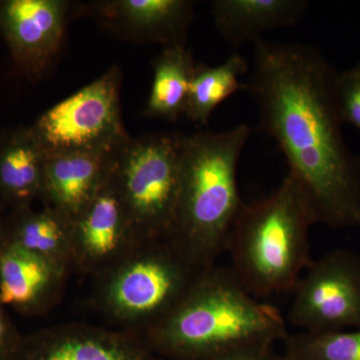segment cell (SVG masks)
<instances>
[{
  "mask_svg": "<svg viewBox=\"0 0 360 360\" xmlns=\"http://www.w3.org/2000/svg\"><path fill=\"white\" fill-rule=\"evenodd\" d=\"M338 72L311 45L260 39L246 84L260 127L283 153L316 224L360 229V158L341 130Z\"/></svg>",
  "mask_w": 360,
  "mask_h": 360,
  "instance_id": "cell-1",
  "label": "cell"
},
{
  "mask_svg": "<svg viewBox=\"0 0 360 360\" xmlns=\"http://www.w3.org/2000/svg\"><path fill=\"white\" fill-rule=\"evenodd\" d=\"M288 335L281 311L257 302L231 267L217 264L202 270L177 307L143 335L155 354L174 360H207Z\"/></svg>",
  "mask_w": 360,
  "mask_h": 360,
  "instance_id": "cell-2",
  "label": "cell"
},
{
  "mask_svg": "<svg viewBox=\"0 0 360 360\" xmlns=\"http://www.w3.org/2000/svg\"><path fill=\"white\" fill-rule=\"evenodd\" d=\"M252 129L239 124L226 131L186 135L179 200L168 240L201 269L217 264L243 205L238 186L241 153Z\"/></svg>",
  "mask_w": 360,
  "mask_h": 360,
  "instance_id": "cell-3",
  "label": "cell"
},
{
  "mask_svg": "<svg viewBox=\"0 0 360 360\" xmlns=\"http://www.w3.org/2000/svg\"><path fill=\"white\" fill-rule=\"evenodd\" d=\"M315 224L307 195L290 174L266 198L243 202L226 250L232 271L248 292L257 297L295 290L312 262L309 233Z\"/></svg>",
  "mask_w": 360,
  "mask_h": 360,
  "instance_id": "cell-4",
  "label": "cell"
},
{
  "mask_svg": "<svg viewBox=\"0 0 360 360\" xmlns=\"http://www.w3.org/2000/svg\"><path fill=\"white\" fill-rule=\"evenodd\" d=\"M202 270L170 240L142 243L94 277L91 302L116 328L143 335L177 307Z\"/></svg>",
  "mask_w": 360,
  "mask_h": 360,
  "instance_id": "cell-5",
  "label": "cell"
},
{
  "mask_svg": "<svg viewBox=\"0 0 360 360\" xmlns=\"http://www.w3.org/2000/svg\"><path fill=\"white\" fill-rule=\"evenodd\" d=\"M184 136L158 132L129 137L116 155L112 180L141 243L172 236Z\"/></svg>",
  "mask_w": 360,
  "mask_h": 360,
  "instance_id": "cell-6",
  "label": "cell"
},
{
  "mask_svg": "<svg viewBox=\"0 0 360 360\" xmlns=\"http://www.w3.org/2000/svg\"><path fill=\"white\" fill-rule=\"evenodd\" d=\"M122 71L101 77L42 113L32 125L47 155L71 151H113L129 141L120 105Z\"/></svg>",
  "mask_w": 360,
  "mask_h": 360,
  "instance_id": "cell-7",
  "label": "cell"
},
{
  "mask_svg": "<svg viewBox=\"0 0 360 360\" xmlns=\"http://www.w3.org/2000/svg\"><path fill=\"white\" fill-rule=\"evenodd\" d=\"M288 319L307 333L360 328V255L335 250L312 260L295 290Z\"/></svg>",
  "mask_w": 360,
  "mask_h": 360,
  "instance_id": "cell-8",
  "label": "cell"
},
{
  "mask_svg": "<svg viewBox=\"0 0 360 360\" xmlns=\"http://www.w3.org/2000/svg\"><path fill=\"white\" fill-rule=\"evenodd\" d=\"M75 6L66 0H0V34L21 77L32 82L46 77L63 49Z\"/></svg>",
  "mask_w": 360,
  "mask_h": 360,
  "instance_id": "cell-9",
  "label": "cell"
},
{
  "mask_svg": "<svg viewBox=\"0 0 360 360\" xmlns=\"http://www.w3.org/2000/svg\"><path fill=\"white\" fill-rule=\"evenodd\" d=\"M191 0H99L75 4V16H87L120 39L162 49L186 46L194 18Z\"/></svg>",
  "mask_w": 360,
  "mask_h": 360,
  "instance_id": "cell-10",
  "label": "cell"
},
{
  "mask_svg": "<svg viewBox=\"0 0 360 360\" xmlns=\"http://www.w3.org/2000/svg\"><path fill=\"white\" fill-rule=\"evenodd\" d=\"M13 360L163 359L139 333L70 322L21 338Z\"/></svg>",
  "mask_w": 360,
  "mask_h": 360,
  "instance_id": "cell-11",
  "label": "cell"
},
{
  "mask_svg": "<svg viewBox=\"0 0 360 360\" xmlns=\"http://www.w3.org/2000/svg\"><path fill=\"white\" fill-rule=\"evenodd\" d=\"M141 245L111 174L96 198L72 220L73 269L94 278Z\"/></svg>",
  "mask_w": 360,
  "mask_h": 360,
  "instance_id": "cell-12",
  "label": "cell"
},
{
  "mask_svg": "<svg viewBox=\"0 0 360 360\" xmlns=\"http://www.w3.org/2000/svg\"><path fill=\"white\" fill-rule=\"evenodd\" d=\"M70 270L0 241V303L25 316L46 314L58 304Z\"/></svg>",
  "mask_w": 360,
  "mask_h": 360,
  "instance_id": "cell-13",
  "label": "cell"
},
{
  "mask_svg": "<svg viewBox=\"0 0 360 360\" xmlns=\"http://www.w3.org/2000/svg\"><path fill=\"white\" fill-rule=\"evenodd\" d=\"M120 148L47 155L40 202L71 221L77 219L110 179Z\"/></svg>",
  "mask_w": 360,
  "mask_h": 360,
  "instance_id": "cell-14",
  "label": "cell"
},
{
  "mask_svg": "<svg viewBox=\"0 0 360 360\" xmlns=\"http://www.w3.org/2000/svg\"><path fill=\"white\" fill-rule=\"evenodd\" d=\"M46 158L32 127L0 131V198L9 212L41 200Z\"/></svg>",
  "mask_w": 360,
  "mask_h": 360,
  "instance_id": "cell-15",
  "label": "cell"
},
{
  "mask_svg": "<svg viewBox=\"0 0 360 360\" xmlns=\"http://www.w3.org/2000/svg\"><path fill=\"white\" fill-rule=\"evenodd\" d=\"M307 7L305 0H213L212 14L222 39L238 49L264 39V33L295 25Z\"/></svg>",
  "mask_w": 360,
  "mask_h": 360,
  "instance_id": "cell-16",
  "label": "cell"
},
{
  "mask_svg": "<svg viewBox=\"0 0 360 360\" xmlns=\"http://www.w3.org/2000/svg\"><path fill=\"white\" fill-rule=\"evenodd\" d=\"M1 240L73 269L72 221L49 206L11 210Z\"/></svg>",
  "mask_w": 360,
  "mask_h": 360,
  "instance_id": "cell-17",
  "label": "cell"
},
{
  "mask_svg": "<svg viewBox=\"0 0 360 360\" xmlns=\"http://www.w3.org/2000/svg\"><path fill=\"white\" fill-rule=\"evenodd\" d=\"M196 63L186 46L162 49L153 61V79L143 116L175 122L186 115Z\"/></svg>",
  "mask_w": 360,
  "mask_h": 360,
  "instance_id": "cell-18",
  "label": "cell"
},
{
  "mask_svg": "<svg viewBox=\"0 0 360 360\" xmlns=\"http://www.w3.org/2000/svg\"><path fill=\"white\" fill-rule=\"evenodd\" d=\"M248 70V63L241 54H231L221 65H196L194 70L186 116L195 124L205 127L213 111L239 90H248L240 77Z\"/></svg>",
  "mask_w": 360,
  "mask_h": 360,
  "instance_id": "cell-19",
  "label": "cell"
},
{
  "mask_svg": "<svg viewBox=\"0 0 360 360\" xmlns=\"http://www.w3.org/2000/svg\"><path fill=\"white\" fill-rule=\"evenodd\" d=\"M284 356L292 360H360V328L288 335Z\"/></svg>",
  "mask_w": 360,
  "mask_h": 360,
  "instance_id": "cell-20",
  "label": "cell"
},
{
  "mask_svg": "<svg viewBox=\"0 0 360 360\" xmlns=\"http://www.w3.org/2000/svg\"><path fill=\"white\" fill-rule=\"evenodd\" d=\"M335 89L341 122L354 125L360 131V63L338 72Z\"/></svg>",
  "mask_w": 360,
  "mask_h": 360,
  "instance_id": "cell-21",
  "label": "cell"
},
{
  "mask_svg": "<svg viewBox=\"0 0 360 360\" xmlns=\"http://www.w3.org/2000/svg\"><path fill=\"white\" fill-rule=\"evenodd\" d=\"M207 360H279L272 343H251L232 348Z\"/></svg>",
  "mask_w": 360,
  "mask_h": 360,
  "instance_id": "cell-22",
  "label": "cell"
},
{
  "mask_svg": "<svg viewBox=\"0 0 360 360\" xmlns=\"http://www.w3.org/2000/svg\"><path fill=\"white\" fill-rule=\"evenodd\" d=\"M15 324L0 303V360H13L21 340Z\"/></svg>",
  "mask_w": 360,
  "mask_h": 360,
  "instance_id": "cell-23",
  "label": "cell"
},
{
  "mask_svg": "<svg viewBox=\"0 0 360 360\" xmlns=\"http://www.w3.org/2000/svg\"><path fill=\"white\" fill-rule=\"evenodd\" d=\"M4 203H2L1 198H0V240L2 238V234H4V219H6V214H4Z\"/></svg>",
  "mask_w": 360,
  "mask_h": 360,
  "instance_id": "cell-24",
  "label": "cell"
},
{
  "mask_svg": "<svg viewBox=\"0 0 360 360\" xmlns=\"http://www.w3.org/2000/svg\"><path fill=\"white\" fill-rule=\"evenodd\" d=\"M279 360H292V359H288V357H286V356H283V357H279Z\"/></svg>",
  "mask_w": 360,
  "mask_h": 360,
  "instance_id": "cell-25",
  "label": "cell"
}]
</instances>
